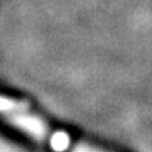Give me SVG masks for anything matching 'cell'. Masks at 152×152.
<instances>
[{
  "label": "cell",
  "instance_id": "6da1fadb",
  "mask_svg": "<svg viewBox=\"0 0 152 152\" xmlns=\"http://www.w3.org/2000/svg\"><path fill=\"white\" fill-rule=\"evenodd\" d=\"M4 118H6V121H7L9 124H12L13 127H16V129L21 130L22 133L31 136L33 139H36V140H39V142H45V140H46V136H48V133H49L48 126H46L39 117L30 114L28 109L9 114V115H6Z\"/></svg>",
  "mask_w": 152,
  "mask_h": 152
},
{
  "label": "cell",
  "instance_id": "7a4b0ae2",
  "mask_svg": "<svg viewBox=\"0 0 152 152\" xmlns=\"http://www.w3.org/2000/svg\"><path fill=\"white\" fill-rule=\"evenodd\" d=\"M46 142H49V146L55 152H108L87 143H75L64 130L49 133Z\"/></svg>",
  "mask_w": 152,
  "mask_h": 152
},
{
  "label": "cell",
  "instance_id": "3957f363",
  "mask_svg": "<svg viewBox=\"0 0 152 152\" xmlns=\"http://www.w3.org/2000/svg\"><path fill=\"white\" fill-rule=\"evenodd\" d=\"M0 152H18L13 146H10L6 140H3L1 137H0Z\"/></svg>",
  "mask_w": 152,
  "mask_h": 152
}]
</instances>
